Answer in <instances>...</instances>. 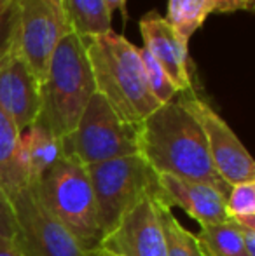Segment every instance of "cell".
Returning a JSON list of instances; mask_svg holds the SVG:
<instances>
[{
    "mask_svg": "<svg viewBox=\"0 0 255 256\" xmlns=\"http://www.w3.org/2000/svg\"><path fill=\"white\" fill-rule=\"evenodd\" d=\"M70 32L65 0H18V49L41 84L56 46Z\"/></svg>",
    "mask_w": 255,
    "mask_h": 256,
    "instance_id": "cell-8",
    "label": "cell"
},
{
    "mask_svg": "<svg viewBox=\"0 0 255 256\" xmlns=\"http://www.w3.org/2000/svg\"><path fill=\"white\" fill-rule=\"evenodd\" d=\"M96 92L84 40L70 32L65 35L48 64L41 84V118L60 140L77 126L84 108Z\"/></svg>",
    "mask_w": 255,
    "mask_h": 256,
    "instance_id": "cell-3",
    "label": "cell"
},
{
    "mask_svg": "<svg viewBox=\"0 0 255 256\" xmlns=\"http://www.w3.org/2000/svg\"><path fill=\"white\" fill-rule=\"evenodd\" d=\"M0 256H23L20 248L13 240V237H7L0 234Z\"/></svg>",
    "mask_w": 255,
    "mask_h": 256,
    "instance_id": "cell-25",
    "label": "cell"
},
{
    "mask_svg": "<svg viewBox=\"0 0 255 256\" xmlns=\"http://www.w3.org/2000/svg\"><path fill=\"white\" fill-rule=\"evenodd\" d=\"M206 2L211 7V12L231 14L236 12V10H246L241 0H206Z\"/></svg>",
    "mask_w": 255,
    "mask_h": 256,
    "instance_id": "cell-24",
    "label": "cell"
},
{
    "mask_svg": "<svg viewBox=\"0 0 255 256\" xmlns=\"http://www.w3.org/2000/svg\"><path fill=\"white\" fill-rule=\"evenodd\" d=\"M11 209L13 240L23 256H84L81 244L42 202L34 183L18 192Z\"/></svg>",
    "mask_w": 255,
    "mask_h": 256,
    "instance_id": "cell-7",
    "label": "cell"
},
{
    "mask_svg": "<svg viewBox=\"0 0 255 256\" xmlns=\"http://www.w3.org/2000/svg\"><path fill=\"white\" fill-rule=\"evenodd\" d=\"M72 32L81 38L98 37L112 30V14L105 0H65Z\"/></svg>",
    "mask_w": 255,
    "mask_h": 256,
    "instance_id": "cell-16",
    "label": "cell"
},
{
    "mask_svg": "<svg viewBox=\"0 0 255 256\" xmlns=\"http://www.w3.org/2000/svg\"><path fill=\"white\" fill-rule=\"evenodd\" d=\"M182 104L196 118L206 140L208 152L218 176L229 186L255 180V162L241 140L234 134L227 122L213 110L197 92H180Z\"/></svg>",
    "mask_w": 255,
    "mask_h": 256,
    "instance_id": "cell-9",
    "label": "cell"
},
{
    "mask_svg": "<svg viewBox=\"0 0 255 256\" xmlns=\"http://www.w3.org/2000/svg\"><path fill=\"white\" fill-rule=\"evenodd\" d=\"M208 14H211V7L206 0H168L164 20L178 38L189 44V38L203 26Z\"/></svg>",
    "mask_w": 255,
    "mask_h": 256,
    "instance_id": "cell-18",
    "label": "cell"
},
{
    "mask_svg": "<svg viewBox=\"0 0 255 256\" xmlns=\"http://www.w3.org/2000/svg\"><path fill=\"white\" fill-rule=\"evenodd\" d=\"M63 155H74L82 164L138 154V126L124 122L100 92L84 108L75 129L62 140Z\"/></svg>",
    "mask_w": 255,
    "mask_h": 256,
    "instance_id": "cell-6",
    "label": "cell"
},
{
    "mask_svg": "<svg viewBox=\"0 0 255 256\" xmlns=\"http://www.w3.org/2000/svg\"><path fill=\"white\" fill-rule=\"evenodd\" d=\"M20 134L13 118L0 108V188L9 204L28 185L20 162Z\"/></svg>",
    "mask_w": 255,
    "mask_h": 256,
    "instance_id": "cell-15",
    "label": "cell"
},
{
    "mask_svg": "<svg viewBox=\"0 0 255 256\" xmlns=\"http://www.w3.org/2000/svg\"><path fill=\"white\" fill-rule=\"evenodd\" d=\"M95 77L96 92L131 126H140L161 106L147 86L140 49L121 34L82 38Z\"/></svg>",
    "mask_w": 255,
    "mask_h": 256,
    "instance_id": "cell-2",
    "label": "cell"
},
{
    "mask_svg": "<svg viewBox=\"0 0 255 256\" xmlns=\"http://www.w3.org/2000/svg\"><path fill=\"white\" fill-rule=\"evenodd\" d=\"M2 2L6 4V6H16L18 0H2Z\"/></svg>",
    "mask_w": 255,
    "mask_h": 256,
    "instance_id": "cell-30",
    "label": "cell"
},
{
    "mask_svg": "<svg viewBox=\"0 0 255 256\" xmlns=\"http://www.w3.org/2000/svg\"><path fill=\"white\" fill-rule=\"evenodd\" d=\"M18 40V4L6 6L0 0V60Z\"/></svg>",
    "mask_w": 255,
    "mask_h": 256,
    "instance_id": "cell-22",
    "label": "cell"
},
{
    "mask_svg": "<svg viewBox=\"0 0 255 256\" xmlns=\"http://www.w3.org/2000/svg\"><path fill=\"white\" fill-rule=\"evenodd\" d=\"M41 82L23 60L18 40L0 60V108L21 131L41 115Z\"/></svg>",
    "mask_w": 255,
    "mask_h": 256,
    "instance_id": "cell-11",
    "label": "cell"
},
{
    "mask_svg": "<svg viewBox=\"0 0 255 256\" xmlns=\"http://www.w3.org/2000/svg\"><path fill=\"white\" fill-rule=\"evenodd\" d=\"M227 218L246 228H255V180L236 183L225 197Z\"/></svg>",
    "mask_w": 255,
    "mask_h": 256,
    "instance_id": "cell-20",
    "label": "cell"
},
{
    "mask_svg": "<svg viewBox=\"0 0 255 256\" xmlns=\"http://www.w3.org/2000/svg\"><path fill=\"white\" fill-rule=\"evenodd\" d=\"M100 246L119 256H166L164 234L159 220V199L143 197L103 237Z\"/></svg>",
    "mask_w": 255,
    "mask_h": 256,
    "instance_id": "cell-10",
    "label": "cell"
},
{
    "mask_svg": "<svg viewBox=\"0 0 255 256\" xmlns=\"http://www.w3.org/2000/svg\"><path fill=\"white\" fill-rule=\"evenodd\" d=\"M62 157V140L41 118L21 131L20 162L28 183H37Z\"/></svg>",
    "mask_w": 255,
    "mask_h": 256,
    "instance_id": "cell-14",
    "label": "cell"
},
{
    "mask_svg": "<svg viewBox=\"0 0 255 256\" xmlns=\"http://www.w3.org/2000/svg\"><path fill=\"white\" fill-rule=\"evenodd\" d=\"M84 256H119V254L112 253V251H109L107 248H103V246H98V248H93V250L86 251Z\"/></svg>",
    "mask_w": 255,
    "mask_h": 256,
    "instance_id": "cell-28",
    "label": "cell"
},
{
    "mask_svg": "<svg viewBox=\"0 0 255 256\" xmlns=\"http://www.w3.org/2000/svg\"><path fill=\"white\" fill-rule=\"evenodd\" d=\"M34 185L46 208L63 223L82 250L89 251L102 244L103 234L86 164L74 155H63Z\"/></svg>",
    "mask_w": 255,
    "mask_h": 256,
    "instance_id": "cell-4",
    "label": "cell"
},
{
    "mask_svg": "<svg viewBox=\"0 0 255 256\" xmlns=\"http://www.w3.org/2000/svg\"><path fill=\"white\" fill-rule=\"evenodd\" d=\"M159 220L164 234L166 256H203L197 246L196 236L189 232L171 212L164 202L159 200Z\"/></svg>",
    "mask_w": 255,
    "mask_h": 256,
    "instance_id": "cell-19",
    "label": "cell"
},
{
    "mask_svg": "<svg viewBox=\"0 0 255 256\" xmlns=\"http://www.w3.org/2000/svg\"><path fill=\"white\" fill-rule=\"evenodd\" d=\"M14 223H13V209L7 200L4 190L0 188V234L7 237H13Z\"/></svg>",
    "mask_w": 255,
    "mask_h": 256,
    "instance_id": "cell-23",
    "label": "cell"
},
{
    "mask_svg": "<svg viewBox=\"0 0 255 256\" xmlns=\"http://www.w3.org/2000/svg\"><path fill=\"white\" fill-rule=\"evenodd\" d=\"M161 190V200L168 208L184 209L199 226L215 225L227 220L225 212V196L220 190L206 183L177 178L171 174H157Z\"/></svg>",
    "mask_w": 255,
    "mask_h": 256,
    "instance_id": "cell-13",
    "label": "cell"
},
{
    "mask_svg": "<svg viewBox=\"0 0 255 256\" xmlns=\"http://www.w3.org/2000/svg\"><path fill=\"white\" fill-rule=\"evenodd\" d=\"M86 168L91 180L96 216L103 237L112 232L119 220L143 197L152 196L161 200L157 172L140 154L110 158Z\"/></svg>",
    "mask_w": 255,
    "mask_h": 256,
    "instance_id": "cell-5",
    "label": "cell"
},
{
    "mask_svg": "<svg viewBox=\"0 0 255 256\" xmlns=\"http://www.w3.org/2000/svg\"><path fill=\"white\" fill-rule=\"evenodd\" d=\"M241 4L245 6V9L246 10H250L253 7V0H241Z\"/></svg>",
    "mask_w": 255,
    "mask_h": 256,
    "instance_id": "cell-29",
    "label": "cell"
},
{
    "mask_svg": "<svg viewBox=\"0 0 255 256\" xmlns=\"http://www.w3.org/2000/svg\"><path fill=\"white\" fill-rule=\"evenodd\" d=\"M140 60H142V66L143 72H145L147 86H149L152 96L157 100V103L166 104L173 102L180 92L171 84V80L168 78L166 72L161 68V64L145 49H140Z\"/></svg>",
    "mask_w": 255,
    "mask_h": 256,
    "instance_id": "cell-21",
    "label": "cell"
},
{
    "mask_svg": "<svg viewBox=\"0 0 255 256\" xmlns=\"http://www.w3.org/2000/svg\"><path fill=\"white\" fill-rule=\"evenodd\" d=\"M203 256H248L241 237V226L232 220L201 226L196 236Z\"/></svg>",
    "mask_w": 255,
    "mask_h": 256,
    "instance_id": "cell-17",
    "label": "cell"
},
{
    "mask_svg": "<svg viewBox=\"0 0 255 256\" xmlns=\"http://www.w3.org/2000/svg\"><path fill=\"white\" fill-rule=\"evenodd\" d=\"M145 51L161 64L178 92H194V64L189 44L178 38L164 16L150 10L140 20Z\"/></svg>",
    "mask_w": 255,
    "mask_h": 256,
    "instance_id": "cell-12",
    "label": "cell"
},
{
    "mask_svg": "<svg viewBox=\"0 0 255 256\" xmlns=\"http://www.w3.org/2000/svg\"><path fill=\"white\" fill-rule=\"evenodd\" d=\"M126 2L128 0H105L107 7H109L110 14L112 12H121V16H123L124 21H128V10H126Z\"/></svg>",
    "mask_w": 255,
    "mask_h": 256,
    "instance_id": "cell-27",
    "label": "cell"
},
{
    "mask_svg": "<svg viewBox=\"0 0 255 256\" xmlns=\"http://www.w3.org/2000/svg\"><path fill=\"white\" fill-rule=\"evenodd\" d=\"M138 154L157 174L206 183L227 197L231 186L218 176L203 131L178 96L138 126Z\"/></svg>",
    "mask_w": 255,
    "mask_h": 256,
    "instance_id": "cell-1",
    "label": "cell"
},
{
    "mask_svg": "<svg viewBox=\"0 0 255 256\" xmlns=\"http://www.w3.org/2000/svg\"><path fill=\"white\" fill-rule=\"evenodd\" d=\"M241 226V225H239ZM241 237L245 244V251L248 256H255V228H246L241 226Z\"/></svg>",
    "mask_w": 255,
    "mask_h": 256,
    "instance_id": "cell-26",
    "label": "cell"
}]
</instances>
